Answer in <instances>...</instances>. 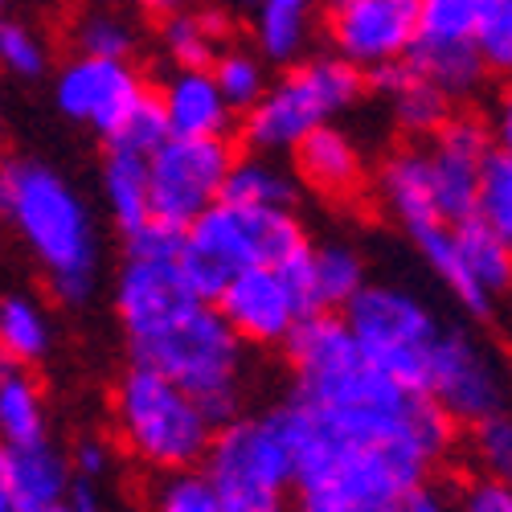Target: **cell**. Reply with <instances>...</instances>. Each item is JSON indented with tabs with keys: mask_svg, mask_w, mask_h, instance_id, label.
Masks as SVG:
<instances>
[{
	"mask_svg": "<svg viewBox=\"0 0 512 512\" xmlns=\"http://www.w3.org/2000/svg\"><path fill=\"white\" fill-rule=\"evenodd\" d=\"M300 177L271 152H246L234 156L230 177L222 185V201L250 205V209H295L300 201Z\"/></svg>",
	"mask_w": 512,
	"mask_h": 512,
	"instance_id": "ffe728a7",
	"label": "cell"
},
{
	"mask_svg": "<svg viewBox=\"0 0 512 512\" xmlns=\"http://www.w3.org/2000/svg\"><path fill=\"white\" fill-rule=\"evenodd\" d=\"M476 54L484 58L488 74L512 82V0H488L476 21Z\"/></svg>",
	"mask_w": 512,
	"mask_h": 512,
	"instance_id": "e575fe53",
	"label": "cell"
},
{
	"mask_svg": "<svg viewBox=\"0 0 512 512\" xmlns=\"http://www.w3.org/2000/svg\"><path fill=\"white\" fill-rule=\"evenodd\" d=\"M291 156H295V177H300V185H308L312 193H320L328 201H353V197H361V189L369 181L361 144L349 132H340L336 123H324L316 132H308L291 148Z\"/></svg>",
	"mask_w": 512,
	"mask_h": 512,
	"instance_id": "9a60e30c",
	"label": "cell"
},
{
	"mask_svg": "<svg viewBox=\"0 0 512 512\" xmlns=\"http://www.w3.org/2000/svg\"><path fill=\"white\" fill-rule=\"evenodd\" d=\"M50 66V46L21 21H0V70L13 78H41Z\"/></svg>",
	"mask_w": 512,
	"mask_h": 512,
	"instance_id": "d590c367",
	"label": "cell"
},
{
	"mask_svg": "<svg viewBox=\"0 0 512 512\" xmlns=\"http://www.w3.org/2000/svg\"><path fill=\"white\" fill-rule=\"evenodd\" d=\"M365 87H373L377 95H386L394 123L402 127L410 140L435 136L439 127L447 123V115L455 111V103L410 58L390 62V66H381V70H369L365 74Z\"/></svg>",
	"mask_w": 512,
	"mask_h": 512,
	"instance_id": "e0dca14e",
	"label": "cell"
},
{
	"mask_svg": "<svg viewBox=\"0 0 512 512\" xmlns=\"http://www.w3.org/2000/svg\"><path fill=\"white\" fill-rule=\"evenodd\" d=\"M213 304L250 349H283L291 328L304 320L279 267H246L222 287Z\"/></svg>",
	"mask_w": 512,
	"mask_h": 512,
	"instance_id": "4fadbf2b",
	"label": "cell"
},
{
	"mask_svg": "<svg viewBox=\"0 0 512 512\" xmlns=\"http://www.w3.org/2000/svg\"><path fill=\"white\" fill-rule=\"evenodd\" d=\"M476 218L488 222L508 246H512V156L496 152L484 164L480 177V197H476Z\"/></svg>",
	"mask_w": 512,
	"mask_h": 512,
	"instance_id": "836d02e7",
	"label": "cell"
},
{
	"mask_svg": "<svg viewBox=\"0 0 512 512\" xmlns=\"http://www.w3.org/2000/svg\"><path fill=\"white\" fill-rule=\"evenodd\" d=\"M152 512H226V508L201 467H181V472H160L152 488Z\"/></svg>",
	"mask_w": 512,
	"mask_h": 512,
	"instance_id": "d6a6232c",
	"label": "cell"
},
{
	"mask_svg": "<svg viewBox=\"0 0 512 512\" xmlns=\"http://www.w3.org/2000/svg\"><path fill=\"white\" fill-rule=\"evenodd\" d=\"M349 332L357 336L361 353L390 373L402 386L422 390L426 386V365H431V349L443 332V320L435 308L414 295L410 287L398 283H365L353 300L340 308Z\"/></svg>",
	"mask_w": 512,
	"mask_h": 512,
	"instance_id": "52a82bcc",
	"label": "cell"
},
{
	"mask_svg": "<svg viewBox=\"0 0 512 512\" xmlns=\"http://www.w3.org/2000/svg\"><path fill=\"white\" fill-rule=\"evenodd\" d=\"M312 246L295 209H250L218 201L185 226L177 267L201 300H218L222 287L246 267H275Z\"/></svg>",
	"mask_w": 512,
	"mask_h": 512,
	"instance_id": "3957f363",
	"label": "cell"
},
{
	"mask_svg": "<svg viewBox=\"0 0 512 512\" xmlns=\"http://www.w3.org/2000/svg\"><path fill=\"white\" fill-rule=\"evenodd\" d=\"M484 123H488L492 148L512 156V82H508V87L496 95V103H492V115H488Z\"/></svg>",
	"mask_w": 512,
	"mask_h": 512,
	"instance_id": "b9f144b4",
	"label": "cell"
},
{
	"mask_svg": "<svg viewBox=\"0 0 512 512\" xmlns=\"http://www.w3.org/2000/svg\"><path fill=\"white\" fill-rule=\"evenodd\" d=\"M455 230V246H459V259L472 275V283L488 295V300H500V295L512 291V246L488 226L480 222L476 213L451 226Z\"/></svg>",
	"mask_w": 512,
	"mask_h": 512,
	"instance_id": "cb8c5ba5",
	"label": "cell"
},
{
	"mask_svg": "<svg viewBox=\"0 0 512 512\" xmlns=\"http://www.w3.org/2000/svg\"><path fill=\"white\" fill-rule=\"evenodd\" d=\"M54 349V324L37 295H0V357L33 369Z\"/></svg>",
	"mask_w": 512,
	"mask_h": 512,
	"instance_id": "7402d4cb",
	"label": "cell"
},
{
	"mask_svg": "<svg viewBox=\"0 0 512 512\" xmlns=\"http://www.w3.org/2000/svg\"><path fill=\"white\" fill-rule=\"evenodd\" d=\"M426 156H431V181H435L439 218L447 226L472 218L476 197H480L484 164L492 156L488 123L476 119V115H467V111H451L439 132L426 136Z\"/></svg>",
	"mask_w": 512,
	"mask_h": 512,
	"instance_id": "7c38bea8",
	"label": "cell"
},
{
	"mask_svg": "<svg viewBox=\"0 0 512 512\" xmlns=\"http://www.w3.org/2000/svg\"><path fill=\"white\" fill-rule=\"evenodd\" d=\"M410 62L431 78L455 107L476 99L484 91V82L492 78L484 58L476 54V41H467V46H414Z\"/></svg>",
	"mask_w": 512,
	"mask_h": 512,
	"instance_id": "484cf974",
	"label": "cell"
},
{
	"mask_svg": "<svg viewBox=\"0 0 512 512\" xmlns=\"http://www.w3.org/2000/svg\"><path fill=\"white\" fill-rule=\"evenodd\" d=\"M148 82L132 58L78 54L54 78V103L66 119L91 127L95 136H111L115 127L148 99Z\"/></svg>",
	"mask_w": 512,
	"mask_h": 512,
	"instance_id": "8fae6325",
	"label": "cell"
},
{
	"mask_svg": "<svg viewBox=\"0 0 512 512\" xmlns=\"http://www.w3.org/2000/svg\"><path fill=\"white\" fill-rule=\"evenodd\" d=\"M312 279H316L320 308L340 312L369 283V263H365V254L345 238L312 242Z\"/></svg>",
	"mask_w": 512,
	"mask_h": 512,
	"instance_id": "4316f807",
	"label": "cell"
},
{
	"mask_svg": "<svg viewBox=\"0 0 512 512\" xmlns=\"http://www.w3.org/2000/svg\"><path fill=\"white\" fill-rule=\"evenodd\" d=\"M365 91V70L345 62L340 54L300 58L287 66L259 103L242 111V144L250 152H271L287 156L308 132L345 115Z\"/></svg>",
	"mask_w": 512,
	"mask_h": 512,
	"instance_id": "8992f818",
	"label": "cell"
},
{
	"mask_svg": "<svg viewBox=\"0 0 512 512\" xmlns=\"http://www.w3.org/2000/svg\"><path fill=\"white\" fill-rule=\"evenodd\" d=\"M242 5H254V0H242Z\"/></svg>",
	"mask_w": 512,
	"mask_h": 512,
	"instance_id": "f907efd6",
	"label": "cell"
},
{
	"mask_svg": "<svg viewBox=\"0 0 512 512\" xmlns=\"http://www.w3.org/2000/svg\"><path fill=\"white\" fill-rule=\"evenodd\" d=\"M37 439H50V410L37 377L21 365L0 369V443L25 447Z\"/></svg>",
	"mask_w": 512,
	"mask_h": 512,
	"instance_id": "603a6c76",
	"label": "cell"
},
{
	"mask_svg": "<svg viewBox=\"0 0 512 512\" xmlns=\"http://www.w3.org/2000/svg\"><path fill=\"white\" fill-rule=\"evenodd\" d=\"M0 222L25 242L62 308H87L99 295L103 234L87 197L58 168L29 156L0 160Z\"/></svg>",
	"mask_w": 512,
	"mask_h": 512,
	"instance_id": "7a4b0ae2",
	"label": "cell"
},
{
	"mask_svg": "<svg viewBox=\"0 0 512 512\" xmlns=\"http://www.w3.org/2000/svg\"><path fill=\"white\" fill-rule=\"evenodd\" d=\"M46 512H70V508H66V500H62V504H54V508H46Z\"/></svg>",
	"mask_w": 512,
	"mask_h": 512,
	"instance_id": "bcb514c9",
	"label": "cell"
},
{
	"mask_svg": "<svg viewBox=\"0 0 512 512\" xmlns=\"http://www.w3.org/2000/svg\"><path fill=\"white\" fill-rule=\"evenodd\" d=\"M111 414L123 451L152 467V472L201 467L209 439L218 431L185 386H177L173 377H164L160 369L140 361H132L119 373Z\"/></svg>",
	"mask_w": 512,
	"mask_h": 512,
	"instance_id": "277c9868",
	"label": "cell"
},
{
	"mask_svg": "<svg viewBox=\"0 0 512 512\" xmlns=\"http://www.w3.org/2000/svg\"><path fill=\"white\" fill-rule=\"evenodd\" d=\"M111 304L132 361L185 386L213 426L246 410L250 345L185 283L177 259H123Z\"/></svg>",
	"mask_w": 512,
	"mask_h": 512,
	"instance_id": "6da1fadb",
	"label": "cell"
},
{
	"mask_svg": "<svg viewBox=\"0 0 512 512\" xmlns=\"http://www.w3.org/2000/svg\"><path fill=\"white\" fill-rule=\"evenodd\" d=\"M0 144H5V115H0Z\"/></svg>",
	"mask_w": 512,
	"mask_h": 512,
	"instance_id": "7dc6e473",
	"label": "cell"
},
{
	"mask_svg": "<svg viewBox=\"0 0 512 512\" xmlns=\"http://www.w3.org/2000/svg\"><path fill=\"white\" fill-rule=\"evenodd\" d=\"M0 21H5V0H0Z\"/></svg>",
	"mask_w": 512,
	"mask_h": 512,
	"instance_id": "c3c4849f",
	"label": "cell"
},
{
	"mask_svg": "<svg viewBox=\"0 0 512 512\" xmlns=\"http://www.w3.org/2000/svg\"><path fill=\"white\" fill-rule=\"evenodd\" d=\"M5 365H9V361H5V357H0V369H5Z\"/></svg>",
	"mask_w": 512,
	"mask_h": 512,
	"instance_id": "681fc988",
	"label": "cell"
},
{
	"mask_svg": "<svg viewBox=\"0 0 512 512\" xmlns=\"http://www.w3.org/2000/svg\"><path fill=\"white\" fill-rule=\"evenodd\" d=\"M66 508L70 512H103V488H99V480L74 476L70 488H66Z\"/></svg>",
	"mask_w": 512,
	"mask_h": 512,
	"instance_id": "7bdbcfd3",
	"label": "cell"
},
{
	"mask_svg": "<svg viewBox=\"0 0 512 512\" xmlns=\"http://www.w3.org/2000/svg\"><path fill=\"white\" fill-rule=\"evenodd\" d=\"M455 508L459 512H512V484L480 476L455 496Z\"/></svg>",
	"mask_w": 512,
	"mask_h": 512,
	"instance_id": "f35d334b",
	"label": "cell"
},
{
	"mask_svg": "<svg viewBox=\"0 0 512 512\" xmlns=\"http://www.w3.org/2000/svg\"><path fill=\"white\" fill-rule=\"evenodd\" d=\"M168 136V119H164V107H160V99L156 95H148L132 115H127L115 132L107 136V148H119V152H136V156H152Z\"/></svg>",
	"mask_w": 512,
	"mask_h": 512,
	"instance_id": "8d00e7d4",
	"label": "cell"
},
{
	"mask_svg": "<svg viewBox=\"0 0 512 512\" xmlns=\"http://www.w3.org/2000/svg\"><path fill=\"white\" fill-rule=\"evenodd\" d=\"M226 512H295L291 480H295V447L283 426L279 406L263 414H238L222 422L201 459Z\"/></svg>",
	"mask_w": 512,
	"mask_h": 512,
	"instance_id": "5b68a950",
	"label": "cell"
},
{
	"mask_svg": "<svg viewBox=\"0 0 512 512\" xmlns=\"http://www.w3.org/2000/svg\"><path fill=\"white\" fill-rule=\"evenodd\" d=\"M254 46L263 62L295 66L320 25V0H254Z\"/></svg>",
	"mask_w": 512,
	"mask_h": 512,
	"instance_id": "d6986e66",
	"label": "cell"
},
{
	"mask_svg": "<svg viewBox=\"0 0 512 512\" xmlns=\"http://www.w3.org/2000/svg\"><path fill=\"white\" fill-rule=\"evenodd\" d=\"M103 201L111 222L119 226V234L136 230L140 222L152 218V197H148V160L136 152H119L107 148L103 156Z\"/></svg>",
	"mask_w": 512,
	"mask_h": 512,
	"instance_id": "d4e9b609",
	"label": "cell"
},
{
	"mask_svg": "<svg viewBox=\"0 0 512 512\" xmlns=\"http://www.w3.org/2000/svg\"><path fill=\"white\" fill-rule=\"evenodd\" d=\"M74 46H78V54L132 58L140 50V33L119 9H87L74 21Z\"/></svg>",
	"mask_w": 512,
	"mask_h": 512,
	"instance_id": "f546056e",
	"label": "cell"
},
{
	"mask_svg": "<svg viewBox=\"0 0 512 512\" xmlns=\"http://www.w3.org/2000/svg\"><path fill=\"white\" fill-rule=\"evenodd\" d=\"M373 197H377L381 209H386V218L398 222L406 234L431 226V222H443L439 205H435V181H431L426 140H410L377 164Z\"/></svg>",
	"mask_w": 512,
	"mask_h": 512,
	"instance_id": "5bb4252c",
	"label": "cell"
},
{
	"mask_svg": "<svg viewBox=\"0 0 512 512\" xmlns=\"http://www.w3.org/2000/svg\"><path fill=\"white\" fill-rule=\"evenodd\" d=\"M488 0H422L414 46H467Z\"/></svg>",
	"mask_w": 512,
	"mask_h": 512,
	"instance_id": "4dcf8cb0",
	"label": "cell"
},
{
	"mask_svg": "<svg viewBox=\"0 0 512 512\" xmlns=\"http://www.w3.org/2000/svg\"><path fill=\"white\" fill-rule=\"evenodd\" d=\"M74 472H70V455L54 447L50 439H37L25 447H9V484L17 512H46L66 500Z\"/></svg>",
	"mask_w": 512,
	"mask_h": 512,
	"instance_id": "ac0fdd59",
	"label": "cell"
},
{
	"mask_svg": "<svg viewBox=\"0 0 512 512\" xmlns=\"http://www.w3.org/2000/svg\"><path fill=\"white\" fill-rule=\"evenodd\" d=\"M193 0H140V9L144 13H152V17H173V13H181V9H189Z\"/></svg>",
	"mask_w": 512,
	"mask_h": 512,
	"instance_id": "f6af8a7d",
	"label": "cell"
},
{
	"mask_svg": "<svg viewBox=\"0 0 512 512\" xmlns=\"http://www.w3.org/2000/svg\"><path fill=\"white\" fill-rule=\"evenodd\" d=\"M173 136H230L234 107L226 103L209 66H177L156 91Z\"/></svg>",
	"mask_w": 512,
	"mask_h": 512,
	"instance_id": "2e32d148",
	"label": "cell"
},
{
	"mask_svg": "<svg viewBox=\"0 0 512 512\" xmlns=\"http://www.w3.org/2000/svg\"><path fill=\"white\" fill-rule=\"evenodd\" d=\"M467 455L484 480L512 484V406L467 426Z\"/></svg>",
	"mask_w": 512,
	"mask_h": 512,
	"instance_id": "f1b7e54d",
	"label": "cell"
},
{
	"mask_svg": "<svg viewBox=\"0 0 512 512\" xmlns=\"http://www.w3.org/2000/svg\"><path fill=\"white\" fill-rule=\"evenodd\" d=\"M222 29V17L181 9L164 17V54L173 58V66H213L222 50Z\"/></svg>",
	"mask_w": 512,
	"mask_h": 512,
	"instance_id": "83f0119b",
	"label": "cell"
},
{
	"mask_svg": "<svg viewBox=\"0 0 512 512\" xmlns=\"http://www.w3.org/2000/svg\"><path fill=\"white\" fill-rule=\"evenodd\" d=\"M0 512H17L13 484H9V447L0 443Z\"/></svg>",
	"mask_w": 512,
	"mask_h": 512,
	"instance_id": "ee69618b",
	"label": "cell"
},
{
	"mask_svg": "<svg viewBox=\"0 0 512 512\" xmlns=\"http://www.w3.org/2000/svg\"><path fill=\"white\" fill-rule=\"evenodd\" d=\"M422 390L455 426H472L512 406V361L472 324H443Z\"/></svg>",
	"mask_w": 512,
	"mask_h": 512,
	"instance_id": "ba28073f",
	"label": "cell"
},
{
	"mask_svg": "<svg viewBox=\"0 0 512 512\" xmlns=\"http://www.w3.org/2000/svg\"><path fill=\"white\" fill-rule=\"evenodd\" d=\"M422 0H328L324 25L332 54L357 70H381L410 58L418 41Z\"/></svg>",
	"mask_w": 512,
	"mask_h": 512,
	"instance_id": "30bf717a",
	"label": "cell"
},
{
	"mask_svg": "<svg viewBox=\"0 0 512 512\" xmlns=\"http://www.w3.org/2000/svg\"><path fill=\"white\" fill-rule=\"evenodd\" d=\"M410 242L418 246L422 254V263L431 267V275L443 283V291L451 295V300L472 316V320H488L496 300H488V295L472 283V275H467L463 259H459V246H455V230L447 222H431V226H422L410 234Z\"/></svg>",
	"mask_w": 512,
	"mask_h": 512,
	"instance_id": "44dd1931",
	"label": "cell"
},
{
	"mask_svg": "<svg viewBox=\"0 0 512 512\" xmlns=\"http://www.w3.org/2000/svg\"><path fill=\"white\" fill-rule=\"evenodd\" d=\"M386 512H459L455 508V496L451 492H443L439 484H418V488H410L406 496H398Z\"/></svg>",
	"mask_w": 512,
	"mask_h": 512,
	"instance_id": "60d3db41",
	"label": "cell"
},
{
	"mask_svg": "<svg viewBox=\"0 0 512 512\" xmlns=\"http://www.w3.org/2000/svg\"><path fill=\"white\" fill-rule=\"evenodd\" d=\"M230 136H168L148 156V197L152 218L189 226L209 205L222 201V185L234 164Z\"/></svg>",
	"mask_w": 512,
	"mask_h": 512,
	"instance_id": "9c48e42d",
	"label": "cell"
},
{
	"mask_svg": "<svg viewBox=\"0 0 512 512\" xmlns=\"http://www.w3.org/2000/svg\"><path fill=\"white\" fill-rule=\"evenodd\" d=\"M70 472L82 476V480H99L103 484L107 472H111V443H103L95 435L78 439L74 451H70Z\"/></svg>",
	"mask_w": 512,
	"mask_h": 512,
	"instance_id": "ab89813d",
	"label": "cell"
},
{
	"mask_svg": "<svg viewBox=\"0 0 512 512\" xmlns=\"http://www.w3.org/2000/svg\"><path fill=\"white\" fill-rule=\"evenodd\" d=\"M213 78L226 95V103L234 111H246L259 103V95L267 91V70H263V58L250 54V50H234V46H222L218 58H213Z\"/></svg>",
	"mask_w": 512,
	"mask_h": 512,
	"instance_id": "1f68e13d",
	"label": "cell"
},
{
	"mask_svg": "<svg viewBox=\"0 0 512 512\" xmlns=\"http://www.w3.org/2000/svg\"><path fill=\"white\" fill-rule=\"evenodd\" d=\"M181 238H185L181 226L148 218L136 230L123 234V259H177V254H181Z\"/></svg>",
	"mask_w": 512,
	"mask_h": 512,
	"instance_id": "74e56055",
	"label": "cell"
}]
</instances>
